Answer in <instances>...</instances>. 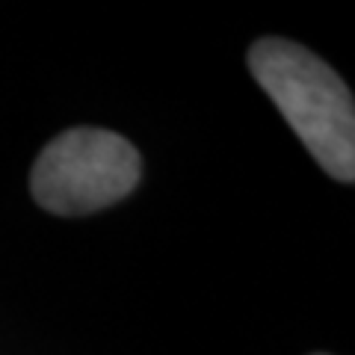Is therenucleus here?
I'll return each mask as SVG.
<instances>
[{
    "instance_id": "obj_1",
    "label": "nucleus",
    "mask_w": 355,
    "mask_h": 355,
    "mask_svg": "<svg viewBox=\"0 0 355 355\" xmlns=\"http://www.w3.org/2000/svg\"><path fill=\"white\" fill-rule=\"evenodd\" d=\"M249 69L314 160L331 178L352 184L355 110L347 83L302 44L275 36L252 44Z\"/></svg>"
},
{
    "instance_id": "obj_2",
    "label": "nucleus",
    "mask_w": 355,
    "mask_h": 355,
    "mask_svg": "<svg viewBox=\"0 0 355 355\" xmlns=\"http://www.w3.org/2000/svg\"><path fill=\"white\" fill-rule=\"evenodd\" d=\"M139 154L113 130L60 133L33 166V196L60 216H83L116 205L139 181Z\"/></svg>"
}]
</instances>
